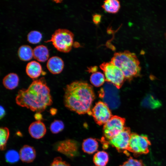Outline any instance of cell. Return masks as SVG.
<instances>
[{"label": "cell", "mask_w": 166, "mask_h": 166, "mask_svg": "<svg viewBox=\"0 0 166 166\" xmlns=\"http://www.w3.org/2000/svg\"><path fill=\"white\" fill-rule=\"evenodd\" d=\"M16 103L32 111L41 113L53 103L49 88L44 77L33 81L27 89L18 91Z\"/></svg>", "instance_id": "obj_1"}, {"label": "cell", "mask_w": 166, "mask_h": 166, "mask_svg": "<svg viewBox=\"0 0 166 166\" xmlns=\"http://www.w3.org/2000/svg\"><path fill=\"white\" fill-rule=\"evenodd\" d=\"M64 91V104L67 108L79 114L91 115V108L95 95L91 85L76 81L67 85Z\"/></svg>", "instance_id": "obj_2"}, {"label": "cell", "mask_w": 166, "mask_h": 166, "mask_svg": "<svg viewBox=\"0 0 166 166\" xmlns=\"http://www.w3.org/2000/svg\"><path fill=\"white\" fill-rule=\"evenodd\" d=\"M123 73L125 79L131 81L140 75L141 68L136 54L128 50L115 53L111 61Z\"/></svg>", "instance_id": "obj_3"}, {"label": "cell", "mask_w": 166, "mask_h": 166, "mask_svg": "<svg viewBox=\"0 0 166 166\" xmlns=\"http://www.w3.org/2000/svg\"><path fill=\"white\" fill-rule=\"evenodd\" d=\"M74 34L66 29L56 30L51 38L45 42H52L54 46L59 51L67 53L71 50L73 44Z\"/></svg>", "instance_id": "obj_4"}, {"label": "cell", "mask_w": 166, "mask_h": 166, "mask_svg": "<svg viewBox=\"0 0 166 166\" xmlns=\"http://www.w3.org/2000/svg\"><path fill=\"white\" fill-rule=\"evenodd\" d=\"M103 71L105 81L113 84L117 89H120L125 80L121 70L111 61L104 62L100 66Z\"/></svg>", "instance_id": "obj_5"}, {"label": "cell", "mask_w": 166, "mask_h": 166, "mask_svg": "<svg viewBox=\"0 0 166 166\" xmlns=\"http://www.w3.org/2000/svg\"><path fill=\"white\" fill-rule=\"evenodd\" d=\"M125 121L124 118L112 116L104 125L103 132L104 139L108 141L119 134L124 128Z\"/></svg>", "instance_id": "obj_6"}, {"label": "cell", "mask_w": 166, "mask_h": 166, "mask_svg": "<svg viewBox=\"0 0 166 166\" xmlns=\"http://www.w3.org/2000/svg\"><path fill=\"white\" fill-rule=\"evenodd\" d=\"M150 142L147 136L131 133L128 151L135 154H145L149 152Z\"/></svg>", "instance_id": "obj_7"}, {"label": "cell", "mask_w": 166, "mask_h": 166, "mask_svg": "<svg viewBox=\"0 0 166 166\" xmlns=\"http://www.w3.org/2000/svg\"><path fill=\"white\" fill-rule=\"evenodd\" d=\"M79 143L72 139H66L58 141L54 145V149L69 158L76 157L79 155Z\"/></svg>", "instance_id": "obj_8"}, {"label": "cell", "mask_w": 166, "mask_h": 166, "mask_svg": "<svg viewBox=\"0 0 166 166\" xmlns=\"http://www.w3.org/2000/svg\"><path fill=\"white\" fill-rule=\"evenodd\" d=\"M91 115L99 125H104L113 116L108 105L101 101L96 103L91 110Z\"/></svg>", "instance_id": "obj_9"}, {"label": "cell", "mask_w": 166, "mask_h": 166, "mask_svg": "<svg viewBox=\"0 0 166 166\" xmlns=\"http://www.w3.org/2000/svg\"><path fill=\"white\" fill-rule=\"evenodd\" d=\"M131 135L130 128L125 127L119 134L108 141V143L119 152H126L128 150Z\"/></svg>", "instance_id": "obj_10"}, {"label": "cell", "mask_w": 166, "mask_h": 166, "mask_svg": "<svg viewBox=\"0 0 166 166\" xmlns=\"http://www.w3.org/2000/svg\"><path fill=\"white\" fill-rule=\"evenodd\" d=\"M28 131L32 137L36 139H40L45 135L46 129L43 122L41 121H36L30 124Z\"/></svg>", "instance_id": "obj_11"}, {"label": "cell", "mask_w": 166, "mask_h": 166, "mask_svg": "<svg viewBox=\"0 0 166 166\" xmlns=\"http://www.w3.org/2000/svg\"><path fill=\"white\" fill-rule=\"evenodd\" d=\"M47 67L49 71L54 74L60 73L64 67V63L62 59L58 56H53L48 61Z\"/></svg>", "instance_id": "obj_12"}, {"label": "cell", "mask_w": 166, "mask_h": 166, "mask_svg": "<svg viewBox=\"0 0 166 166\" xmlns=\"http://www.w3.org/2000/svg\"><path fill=\"white\" fill-rule=\"evenodd\" d=\"M19 154L21 160L26 163L32 162L36 157V152L34 148L28 145H24L21 148Z\"/></svg>", "instance_id": "obj_13"}, {"label": "cell", "mask_w": 166, "mask_h": 166, "mask_svg": "<svg viewBox=\"0 0 166 166\" xmlns=\"http://www.w3.org/2000/svg\"><path fill=\"white\" fill-rule=\"evenodd\" d=\"M26 70L28 76L32 79L38 78L42 72V67L40 64L34 61L27 64Z\"/></svg>", "instance_id": "obj_14"}, {"label": "cell", "mask_w": 166, "mask_h": 166, "mask_svg": "<svg viewBox=\"0 0 166 166\" xmlns=\"http://www.w3.org/2000/svg\"><path fill=\"white\" fill-rule=\"evenodd\" d=\"M19 81L18 76L15 73H10L6 75L2 80L3 85L7 89L12 90L18 86Z\"/></svg>", "instance_id": "obj_15"}, {"label": "cell", "mask_w": 166, "mask_h": 166, "mask_svg": "<svg viewBox=\"0 0 166 166\" xmlns=\"http://www.w3.org/2000/svg\"><path fill=\"white\" fill-rule=\"evenodd\" d=\"M34 58L40 62H45L48 58L49 53L47 47L43 45L36 47L33 50Z\"/></svg>", "instance_id": "obj_16"}, {"label": "cell", "mask_w": 166, "mask_h": 166, "mask_svg": "<svg viewBox=\"0 0 166 166\" xmlns=\"http://www.w3.org/2000/svg\"><path fill=\"white\" fill-rule=\"evenodd\" d=\"M82 147L84 152L92 154L97 151L98 147V144L96 139L89 138L84 140Z\"/></svg>", "instance_id": "obj_17"}, {"label": "cell", "mask_w": 166, "mask_h": 166, "mask_svg": "<svg viewBox=\"0 0 166 166\" xmlns=\"http://www.w3.org/2000/svg\"><path fill=\"white\" fill-rule=\"evenodd\" d=\"M102 8L106 12L115 14L118 12L120 8V2L117 0H106L104 1Z\"/></svg>", "instance_id": "obj_18"}, {"label": "cell", "mask_w": 166, "mask_h": 166, "mask_svg": "<svg viewBox=\"0 0 166 166\" xmlns=\"http://www.w3.org/2000/svg\"><path fill=\"white\" fill-rule=\"evenodd\" d=\"M141 105L145 107L154 109L161 105L160 101L151 94L147 95L143 99Z\"/></svg>", "instance_id": "obj_19"}, {"label": "cell", "mask_w": 166, "mask_h": 166, "mask_svg": "<svg viewBox=\"0 0 166 166\" xmlns=\"http://www.w3.org/2000/svg\"><path fill=\"white\" fill-rule=\"evenodd\" d=\"M18 54L21 60L25 61H29L33 56V50L30 46L23 45L19 48Z\"/></svg>", "instance_id": "obj_20"}, {"label": "cell", "mask_w": 166, "mask_h": 166, "mask_svg": "<svg viewBox=\"0 0 166 166\" xmlns=\"http://www.w3.org/2000/svg\"><path fill=\"white\" fill-rule=\"evenodd\" d=\"M109 160L108 153L104 151L98 152L93 157V162L97 166H105Z\"/></svg>", "instance_id": "obj_21"}, {"label": "cell", "mask_w": 166, "mask_h": 166, "mask_svg": "<svg viewBox=\"0 0 166 166\" xmlns=\"http://www.w3.org/2000/svg\"><path fill=\"white\" fill-rule=\"evenodd\" d=\"M105 81V75L99 72H96L93 73L90 77L91 83L96 87L101 86Z\"/></svg>", "instance_id": "obj_22"}, {"label": "cell", "mask_w": 166, "mask_h": 166, "mask_svg": "<svg viewBox=\"0 0 166 166\" xmlns=\"http://www.w3.org/2000/svg\"><path fill=\"white\" fill-rule=\"evenodd\" d=\"M10 136L9 129L6 127H2L0 129V148L1 150H5Z\"/></svg>", "instance_id": "obj_23"}, {"label": "cell", "mask_w": 166, "mask_h": 166, "mask_svg": "<svg viewBox=\"0 0 166 166\" xmlns=\"http://www.w3.org/2000/svg\"><path fill=\"white\" fill-rule=\"evenodd\" d=\"M5 157L6 161L11 164L17 162L20 158L19 154L14 150L7 151L5 154Z\"/></svg>", "instance_id": "obj_24"}, {"label": "cell", "mask_w": 166, "mask_h": 166, "mask_svg": "<svg viewBox=\"0 0 166 166\" xmlns=\"http://www.w3.org/2000/svg\"><path fill=\"white\" fill-rule=\"evenodd\" d=\"M42 37V34L39 31L33 30L28 34L27 38L28 42L32 44H37L39 42Z\"/></svg>", "instance_id": "obj_25"}, {"label": "cell", "mask_w": 166, "mask_h": 166, "mask_svg": "<svg viewBox=\"0 0 166 166\" xmlns=\"http://www.w3.org/2000/svg\"><path fill=\"white\" fill-rule=\"evenodd\" d=\"M64 128V125L62 121L55 120L51 123L49 128L53 133L57 134L61 132Z\"/></svg>", "instance_id": "obj_26"}, {"label": "cell", "mask_w": 166, "mask_h": 166, "mask_svg": "<svg viewBox=\"0 0 166 166\" xmlns=\"http://www.w3.org/2000/svg\"><path fill=\"white\" fill-rule=\"evenodd\" d=\"M142 161L140 160L134 159L130 157L128 160L120 166H143Z\"/></svg>", "instance_id": "obj_27"}, {"label": "cell", "mask_w": 166, "mask_h": 166, "mask_svg": "<svg viewBox=\"0 0 166 166\" xmlns=\"http://www.w3.org/2000/svg\"><path fill=\"white\" fill-rule=\"evenodd\" d=\"M49 166H70L67 162L63 160L60 157L55 158Z\"/></svg>", "instance_id": "obj_28"}, {"label": "cell", "mask_w": 166, "mask_h": 166, "mask_svg": "<svg viewBox=\"0 0 166 166\" xmlns=\"http://www.w3.org/2000/svg\"><path fill=\"white\" fill-rule=\"evenodd\" d=\"M101 15L95 14L93 16L92 20L93 23L96 25H98L101 22Z\"/></svg>", "instance_id": "obj_29"}, {"label": "cell", "mask_w": 166, "mask_h": 166, "mask_svg": "<svg viewBox=\"0 0 166 166\" xmlns=\"http://www.w3.org/2000/svg\"><path fill=\"white\" fill-rule=\"evenodd\" d=\"M40 113H36L34 115L35 119L37 121H41L42 119V114Z\"/></svg>", "instance_id": "obj_30"}, {"label": "cell", "mask_w": 166, "mask_h": 166, "mask_svg": "<svg viewBox=\"0 0 166 166\" xmlns=\"http://www.w3.org/2000/svg\"><path fill=\"white\" fill-rule=\"evenodd\" d=\"M0 119H1L5 115V111L4 108L2 105L0 106Z\"/></svg>", "instance_id": "obj_31"}, {"label": "cell", "mask_w": 166, "mask_h": 166, "mask_svg": "<svg viewBox=\"0 0 166 166\" xmlns=\"http://www.w3.org/2000/svg\"><path fill=\"white\" fill-rule=\"evenodd\" d=\"M97 66L90 67L89 68L88 71L89 72L93 73L97 72Z\"/></svg>", "instance_id": "obj_32"}, {"label": "cell", "mask_w": 166, "mask_h": 166, "mask_svg": "<svg viewBox=\"0 0 166 166\" xmlns=\"http://www.w3.org/2000/svg\"><path fill=\"white\" fill-rule=\"evenodd\" d=\"M50 114L52 115H55L57 112V109H56L52 108L50 110Z\"/></svg>", "instance_id": "obj_33"}, {"label": "cell", "mask_w": 166, "mask_h": 166, "mask_svg": "<svg viewBox=\"0 0 166 166\" xmlns=\"http://www.w3.org/2000/svg\"></svg>", "instance_id": "obj_34"}]
</instances>
